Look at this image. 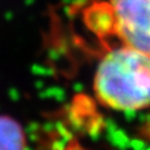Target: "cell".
I'll list each match as a JSON object with an SVG mask.
<instances>
[{"mask_svg":"<svg viewBox=\"0 0 150 150\" xmlns=\"http://www.w3.org/2000/svg\"><path fill=\"white\" fill-rule=\"evenodd\" d=\"M99 47L92 78L97 102L117 112L150 109V57L118 44Z\"/></svg>","mask_w":150,"mask_h":150,"instance_id":"cell-1","label":"cell"},{"mask_svg":"<svg viewBox=\"0 0 150 150\" xmlns=\"http://www.w3.org/2000/svg\"><path fill=\"white\" fill-rule=\"evenodd\" d=\"M71 10L99 46L118 44L150 57V0H84Z\"/></svg>","mask_w":150,"mask_h":150,"instance_id":"cell-2","label":"cell"},{"mask_svg":"<svg viewBox=\"0 0 150 150\" xmlns=\"http://www.w3.org/2000/svg\"><path fill=\"white\" fill-rule=\"evenodd\" d=\"M0 150H26L23 128L7 116H0Z\"/></svg>","mask_w":150,"mask_h":150,"instance_id":"cell-3","label":"cell"}]
</instances>
